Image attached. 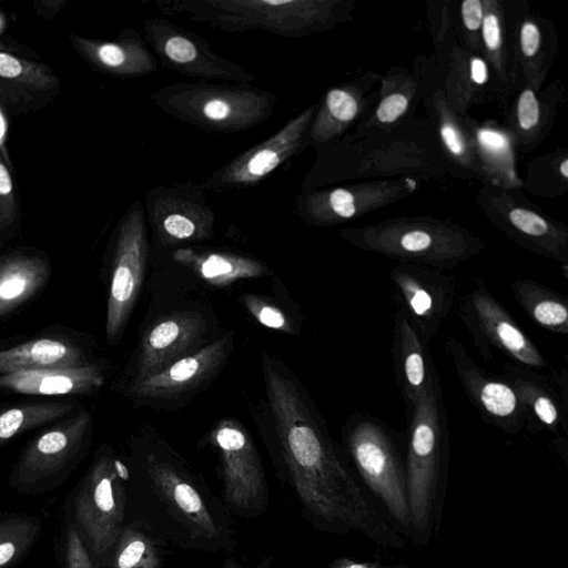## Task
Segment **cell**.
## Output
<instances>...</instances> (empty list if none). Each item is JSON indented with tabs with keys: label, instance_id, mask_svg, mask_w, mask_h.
Masks as SVG:
<instances>
[{
	"label": "cell",
	"instance_id": "6da1fadb",
	"mask_svg": "<svg viewBox=\"0 0 568 568\" xmlns=\"http://www.w3.org/2000/svg\"><path fill=\"white\" fill-rule=\"evenodd\" d=\"M263 375L273 428L270 454L303 517L321 532H355L379 547L404 549L405 537L352 471L295 376L266 355Z\"/></svg>",
	"mask_w": 568,
	"mask_h": 568
},
{
	"label": "cell",
	"instance_id": "7a4b0ae2",
	"mask_svg": "<svg viewBox=\"0 0 568 568\" xmlns=\"http://www.w3.org/2000/svg\"><path fill=\"white\" fill-rule=\"evenodd\" d=\"M128 470L130 519L186 550L214 554L235 548V531L222 500L169 447L142 446Z\"/></svg>",
	"mask_w": 568,
	"mask_h": 568
},
{
	"label": "cell",
	"instance_id": "3957f363",
	"mask_svg": "<svg viewBox=\"0 0 568 568\" xmlns=\"http://www.w3.org/2000/svg\"><path fill=\"white\" fill-rule=\"evenodd\" d=\"M406 415L409 537L427 545L440 525L448 475L447 414L439 379L423 392Z\"/></svg>",
	"mask_w": 568,
	"mask_h": 568
},
{
	"label": "cell",
	"instance_id": "277c9868",
	"mask_svg": "<svg viewBox=\"0 0 568 568\" xmlns=\"http://www.w3.org/2000/svg\"><path fill=\"white\" fill-rule=\"evenodd\" d=\"M168 16L184 17L226 33L263 31L306 37L333 18V3L316 0H156Z\"/></svg>",
	"mask_w": 568,
	"mask_h": 568
},
{
	"label": "cell",
	"instance_id": "5b68a950",
	"mask_svg": "<svg viewBox=\"0 0 568 568\" xmlns=\"http://www.w3.org/2000/svg\"><path fill=\"white\" fill-rule=\"evenodd\" d=\"M163 112L180 121L219 133L250 130L268 119L277 97L251 84L180 82L150 95Z\"/></svg>",
	"mask_w": 568,
	"mask_h": 568
},
{
	"label": "cell",
	"instance_id": "8992f818",
	"mask_svg": "<svg viewBox=\"0 0 568 568\" xmlns=\"http://www.w3.org/2000/svg\"><path fill=\"white\" fill-rule=\"evenodd\" d=\"M342 436L362 485L379 503L396 529L409 537L405 450L398 436L368 414L351 416Z\"/></svg>",
	"mask_w": 568,
	"mask_h": 568
},
{
	"label": "cell",
	"instance_id": "52a82bcc",
	"mask_svg": "<svg viewBox=\"0 0 568 568\" xmlns=\"http://www.w3.org/2000/svg\"><path fill=\"white\" fill-rule=\"evenodd\" d=\"M219 453L222 503L230 514L254 519L265 514L270 489L256 446L246 429L231 418L212 430Z\"/></svg>",
	"mask_w": 568,
	"mask_h": 568
},
{
	"label": "cell",
	"instance_id": "ba28073f",
	"mask_svg": "<svg viewBox=\"0 0 568 568\" xmlns=\"http://www.w3.org/2000/svg\"><path fill=\"white\" fill-rule=\"evenodd\" d=\"M128 466L112 455L93 465L75 500V516L93 555L104 560L113 554L128 517Z\"/></svg>",
	"mask_w": 568,
	"mask_h": 568
},
{
	"label": "cell",
	"instance_id": "9c48e42d",
	"mask_svg": "<svg viewBox=\"0 0 568 568\" xmlns=\"http://www.w3.org/2000/svg\"><path fill=\"white\" fill-rule=\"evenodd\" d=\"M456 311L484 359H491L494 347L521 366L535 371L548 367L535 342L484 285L478 284L459 296Z\"/></svg>",
	"mask_w": 568,
	"mask_h": 568
},
{
	"label": "cell",
	"instance_id": "30bf717a",
	"mask_svg": "<svg viewBox=\"0 0 568 568\" xmlns=\"http://www.w3.org/2000/svg\"><path fill=\"white\" fill-rule=\"evenodd\" d=\"M144 40L168 70L184 77L222 83L250 84L255 75L243 65L214 52L197 33L168 18L151 17L143 22Z\"/></svg>",
	"mask_w": 568,
	"mask_h": 568
},
{
	"label": "cell",
	"instance_id": "8fae6325",
	"mask_svg": "<svg viewBox=\"0 0 568 568\" xmlns=\"http://www.w3.org/2000/svg\"><path fill=\"white\" fill-rule=\"evenodd\" d=\"M154 237L165 246L210 240L215 213L200 183L179 182L151 187L143 205Z\"/></svg>",
	"mask_w": 568,
	"mask_h": 568
},
{
	"label": "cell",
	"instance_id": "7c38bea8",
	"mask_svg": "<svg viewBox=\"0 0 568 568\" xmlns=\"http://www.w3.org/2000/svg\"><path fill=\"white\" fill-rule=\"evenodd\" d=\"M149 237L144 207L134 201L120 221L106 307L109 342L119 337L139 295L146 267Z\"/></svg>",
	"mask_w": 568,
	"mask_h": 568
},
{
	"label": "cell",
	"instance_id": "4fadbf2b",
	"mask_svg": "<svg viewBox=\"0 0 568 568\" xmlns=\"http://www.w3.org/2000/svg\"><path fill=\"white\" fill-rule=\"evenodd\" d=\"M316 112L312 105L288 120L278 131L216 169L201 184L223 191L258 184L308 143V131Z\"/></svg>",
	"mask_w": 568,
	"mask_h": 568
},
{
	"label": "cell",
	"instance_id": "5bb4252c",
	"mask_svg": "<svg viewBox=\"0 0 568 568\" xmlns=\"http://www.w3.org/2000/svg\"><path fill=\"white\" fill-rule=\"evenodd\" d=\"M444 348L464 393L483 420L504 433H519L529 417L510 384L477 365L457 336H449Z\"/></svg>",
	"mask_w": 568,
	"mask_h": 568
},
{
	"label": "cell",
	"instance_id": "9a60e30c",
	"mask_svg": "<svg viewBox=\"0 0 568 568\" xmlns=\"http://www.w3.org/2000/svg\"><path fill=\"white\" fill-rule=\"evenodd\" d=\"M389 280L398 307L429 344L453 308L455 278L436 268L404 264L390 270Z\"/></svg>",
	"mask_w": 568,
	"mask_h": 568
},
{
	"label": "cell",
	"instance_id": "2e32d148",
	"mask_svg": "<svg viewBox=\"0 0 568 568\" xmlns=\"http://www.w3.org/2000/svg\"><path fill=\"white\" fill-rule=\"evenodd\" d=\"M232 338L223 336L171 363L163 369L132 379L130 394L144 400H164L183 395L213 377L231 352Z\"/></svg>",
	"mask_w": 568,
	"mask_h": 568
},
{
	"label": "cell",
	"instance_id": "e0dca14e",
	"mask_svg": "<svg viewBox=\"0 0 568 568\" xmlns=\"http://www.w3.org/2000/svg\"><path fill=\"white\" fill-rule=\"evenodd\" d=\"M368 250L389 256L415 260L433 267L452 268L477 248L464 236L438 234L425 229L376 233L357 240Z\"/></svg>",
	"mask_w": 568,
	"mask_h": 568
},
{
	"label": "cell",
	"instance_id": "ac0fdd59",
	"mask_svg": "<svg viewBox=\"0 0 568 568\" xmlns=\"http://www.w3.org/2000/svg\"><path fill=\"white\" fill-rule=\"evenodd\" d=\"M206 329L196 312L171 314L153 325L142 337L133 379L156 373L199 349Z\"/></svg>",
	"mask_w": 568,
	"mask_h": 568
},
{
	"label": "cell",
	"instance_id": "d6986e66",
	"mask_svg": "<svg viewBox=\"0 0 568 568\" xmlns=\"http://www.w3.org/2000/svg\"><path fill=\"white\" fill-rule=\"evenodd\" d=\"M91 424L83 410L41 434L21 456L16 481L32 484L61 470L79 452Z\"/></svg>",
	"mask_w": 568,
	"mask_h": 568
},
{
	"label": "cell",
	"instance_id": "ffe728a7",
	"mask_svg": "<svg viewBox=\"0 0 568 568\" xmlns=\"http://www.w3.org/2000/svg\"><path fill=\"white\" fill-rule=\"evenodd\" d=\"M392 355L395 379L408 412L417 398L437 379L428 343L397 307L393 322Z\"/></svg>",
	"mask_w": 568,
	"mask_h": 568
},
{
	"label": "cell",
	"instance_id": "44dd1931",
	"mask_svg": "<svg viewBox=\"0 0 568 568\" xmlns=\"http://www.w3.org/2000/svg\"><path fill=\"white\" fill-rule=\"evenodd\" d=\"M71 43L79 54L100 72L139 78L155 72L158 63L141 34L130 28L116 39L102 41L71 34Z\"/></svg>",
	"mask_w": 568,
	"mask_h": 568
},
{
	"label": "cell",
	"instance_id": "7402d4cb",
	"mask_svg": "<svg viewBox=\"0 0 568 568\" xmlns=\"http://www.w3.org/2000/svg\"><path fill=\"white\" fill-rule=\"evenodd\" d=\"M97 364L58 367L0 375V388L27 395H74L89 393L103 384Z\"/></svg>",
	"mask_w": 568,
	"mask_h": 568
},
{
	"label": "cell",
	"instance_id": "603a6c76",
	"mask_svg": "<svg viewBox=\"0 0 568 568\" xmlns=\"http://www.w3.org/2000/svg\"><path fill=\"white\" fill-rule=\"evenodd\" d=\"M501 373L524 405L529 420L538 422L554 434L566 430L567 405L546 378L516 363H505Z\"/></svg>",
	"mask_w": 568,
	"mask_h": 568
},
{
	"label": "cell",
	"instance_id": "cb8c5ba5",
	"mask_svg": "<svg viewBox=\"0 0 568 568\" xmlns=\"http://www.w3.org/2000/svg\"><path fill=\"white\" fill-rule=\"evenodd\" d=\"M49 274V264L40 255L17 253L0 258V317L38 293Z\"/></svg>",
	"mask_w": 568,
	"mask_h": 568
},
{
	"label": "cell",
	"instance_id": "d4e9b609",
	"mask_svg": "<svg viewBox=\"0 0 568 568\" xmlns=\"http://www.w3.org/2000/svg\"><path fill=\"white\" fill-rule=\"evenodd\" d=\"M83 364L85 361L81 348L54 338L31 339L0 351V375Z\"/></svg>",
	"mask_w": 568,
	"mask_h": 568
},
{
	"label": "cell",
	"instance_id": "484cf974",
	"mask_svg": "<svg viewBox=\"0 0 568 568\" xmlns=\"http://www.w3.org/2000/svg\"><path fill=\"white\" fill-rule=\"evenodd\" d=\"M514 300L538 326L557 334H568L566 295L528 278L510 282Z\"/></svg>",
	"mask_w": 568,
	"mask_h": 568
},
{
	"label": "cell",
	"instance_id": "4316f807",
	"mask_svg": "<svg viewBox=\"0 0 568 568\" xmlns=\"http://www.w3.org/2000/svg\"><path fill=\"white\" fill-rule=\"evenodd\" d=\"M174 256L192 265L204 280L214 285H227L265 273V266L258 261L233 253L180 248Z\"/></svg>",
	"mask_w": 568,
	"mask_h": 568
},
{
	"label": "cell",
	"instance_id": "83f0119b",
	"mask_svg": "<svg viewBox=\"0 0 568 568\" xmlns=\"http://www.w3.org/2000/svg\"><path fill=\"white\" fill-rule=\"evenodd\" d=\"M166 545L139 521L130 519L116 541L110 568H161Z\"/></svg>",
	"mask_w": 568,
	"mask_h": 568
},
{
	"label": "cell",
	"instance_id": "f1b7e54d",
	"mask_svg": "<svg viewBox=\"0 0 568 568\" xmlns=\"http://www.w3.org/2000/svg\"><path fill=\"white\" fill-rule=\"evenodd\" d=\"M74 408L72 403H33L0 412V444L13 436L57 420Z\"/></svg>",
	"mask_w": 568,
	"mask_h": 568
},
{
	"label": "cell",
	"instance_id": "f546056e",
	"mask_svg": "<svg viewBox=\"0 0 568 568\" xmlns=\"http://www.w3.org/2000/svg\"><path fill=\"white\" fill-rule=\"evenodd\" d=\"M38 534V524L29 519H11L0 524V568L23 554Z\"/></svg>",
	"mask_w": 568,
	"mask_h": 568
},
{
	"label": "cell",
	"instance_id": "4dcf8cb0",
	"mask_svg": "<svg viewBox=\"0 0 568 568\" xmlns=\"http://www.w3.org/2000/svg\"><path fill=\"white\" fill-rule=\"evenodd\" d=\"M18 203L11 174L0 155V231L17 219Z\"/></svg>",
	"mask_w": 568,
	"mask_h": 568
},
{
	"label": "cell",
	"instance_id": "1f68e13d",
	"mask_svg": "<svg viewBox=\"0 0 568 568\" xmlns=\"http://www.w3.org/2000/svg\"><path fill=\"white\" fill-rule=\"evenodd\" d=\"M244 303L253 316L264 326L280 331H290V323L276 306L255 296H245Z\"/></svg>",
	"mask_w": 568,
	"mask_h": 568
},
{
	"label": "cell",
	"instance_id": "d6a6232c",
	"mask_svg": "<svg viewBox=\"0 0 568 568\" xmlns=\"http://www.w3.org/2000/svg\"><path fill=\"white\" fill-rule=\"evenodd\" d=\"M65 555L68 568H94L81 537L72 527L68 528Z\"/></svg>",
	"mask_w": 568,
	"mask_h": 568
},
{
	"label": "cell",
	"instance_id": "836d02e7",
	"mask_svg": "<svg viewBox=\"0 0 568 568\" xmlns=\"http://www.w3.org/2000/svg\"><path fill=\"white\" fill-rule=\"evenodd\" d=\"M478 143L490 156L503 160L510 154L509 141L500 132L490 129H480L477 132Z\"/></svg>",
	"mask_w": 568,
	"mask_h": 568
},
{
	"label": "cell",
	"instance_id": "e575fe53",
	"mask_svg": "<svg viewBox=\"0 0 568 568\" xmlns=\"http://www.w3.org/2000/svg\"><path fill=\"white\" fill-rule=\"evenodd\" d=\"M518 122L524 130L532 129L539 121V105L535 93L525 90L518 100Z\"/></svg>",
	"mask_w": 568,
	"mask_h": 568
},
{
	"label": "cell",
	"instance_id": "d590c367",
	"mask_svg": "<svg viewBox=\"0 0 568 568\" xmlns=\"http://www.w3.org/2000/svg\"><path fill=\"white\" fill-rule=\"evenodd\" d=\"M407 104L403 94H392L381 102L376 112L377 119L383 123L394 122L406 111Z\"/></svg>",
	"mask_w": 568,
	"mask_h": 568
},
{
	"label": "cell",
	"instance_id": "8d00e7d4",
	"mask_svg": "<svg viewBox=\"0 0 568 568\" xmlns=\"http://www.w3.org/2000/svg\"><path fill=\"white\" fill-rule=\"evenodd\" d=\"M483 38L486 47L490 51L499 49L501 43L500 24L498 18L494 13H487L483 18Z\"/></svg>",
	"mask_w": 568,
	"mask_h": 568
},
{
	"label": "cell",
	"instance_id": "74e56055",
	"mask_svg": "<svg viewBox=\"0 0 568 568\" xmlns=\"http://www.w3.org/2000/svg\"><path fill=\"white\" fill-rule=\"evenodd\" d=\"M328 568H410L405 564H384L379 561H361L347 556L336 557Z\"/></svg>",
	"mask_w": 568,
	"mask_h": 568
},
{
	"label": "cell",
	"instance_id": "f35d334b",
	"mask_svg": "<svg viewBox=\"0 0 568 568\" xmlns=\"http://www.w3.org/2000/svg\"><path fill=\"white\" fill-rule=\"evenodd\" d=\"M464 23L469 30H477L483 22L484 11L479 0H465L462 3Z\"/></svg>",
	"mask_w": 568,
	"mask_h": 568
},
{
	"label": "cell",
	"instance_id": "ab89813d",
	"mask_svg": "<svg viewBox=\"0 0 568 568\" xmlns=\"http://www.w3.org/2000/svg\"><path fill=\"white\" fill-rule=\"evenodd\" d=\"M540 42V32L536 24L526 22L520 30V47L524 54L527 57L534 55Z\"/></svg>",
	"mask_w": 568,
	"mask_h": 568
},
{
	"label": "cell",
	"instance_id": "60d3db41",
	"mask_svg": "<svg viewBox=\"0 0 568 568\" xmlns=\"http://www.w3.org/2000/svg\"><path fill=\"white\" fill-rule=\"evenodd\" d=\"M442 139L446 148L456 156L464 153L465 146L463 139L454 125L446 123L440 129Z\"/></svg>",
	"mask_w": 568,
	"mask_h": 568
},
{
	"label": "cell",
	"instance_id": "b9f144b4",
	"mask_svg": "<svg viewBox=\"0 0 568 568\" xmlns=\"http://www.w3.org/2000/svg\"><path fill=\"white\" fill-rule=\"evenodd\" d=\"M37 12L44 18H52L64 4V1L53 0V1H37L36 3Z\"/></svg>",
	"mask_w": 568,
	"mask_h": 568
},
{
	"label": "cell",
	"instance_id": "7bdbcfd3",
	"mask_svg": "<svg viewBox=\"0 0 568 568\" xmlns=\"http://www.w3.org/2000/svg\"><path fill=\"white\" fill-rule=\"evenodd\" d=\"M471 80L477 84H484L487 81L488 72L486 63L479 59L474 58L470 63Z\"/></svg>",
	"mask_w": 568,
	"mask_h": 568
},
{
	"label": "cell",
	"instance_id": "ee69618b",
	"mask_svg": "<svg viewBox=\"0 0 568 568\" xmlns=\"http://www.w3.org/2000/svg\"><path fill=\"white\" fill-rule=\"evenodd\" d=\"M273 562V557L271 556H264L260 559V561L253 567V568H271ZM220 568H250L237 560L230 558L226 560Z\"/></svg>",
	"mask_w": 568,
	"mask_h": 568
},
{
	"label": "cell",
	"instance_id": "f6af8a7d",
	"mask_svg": "<svg viewBox=\"0 0 568 568\" xmlns=\"http://www.w3.org/2000/svg\"><path fill=\"white\" fill-rule=\"evenodd\" d=\"M559 171L564 178H568V160H564L559 166Z\"/></svg>",
	"mask_w": 568,
	"mask_h": 568
}]
</instances>
